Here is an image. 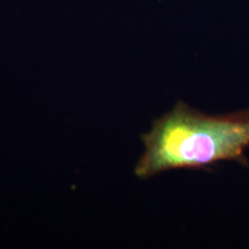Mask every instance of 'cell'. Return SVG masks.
<instances>
[{"label":"cell","mask_w":249,"mask_h":249,"mask_svg":"<svg viewBox=\"0 0 249 249\" xmlns=\"http://www.w3.org/2000/svg\"><path fill=\"white\" fill-rule=\"evenodd\" d=\"M145 147L134 170L146 179L168 170L202 168L221 160L245 163L249 111L209 116L179 102L144 134Z\"/></svg>","instance_id":"6da1fadb"}]
</instances>
